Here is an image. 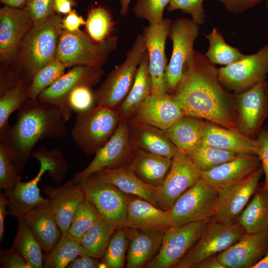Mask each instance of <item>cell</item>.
Segmentation results:
<instances>
[{
  "mask_svg": "<svg viewBox=\"0 0 268 268\" xmlns=\"http://www.w3.org/2000/svg\"><path fill=\"white\" fill-rule=\"evenodd\" d=\"M169 94L184 115L204 119L242 133L237 124L233 96L223 88L218 68L204 55L195 52L185 67L182 80L175 91Z\"/></svg>",
  "mask_w": 268,
  "mask_h": 268,
  "instance_id": "cell-1",
  "label": "cell"
},
{
  "mask_svg": "<svg viewBox=\"0 0 268 268\" xmlns=\"http://www.w3.org/2000/svg\"><path fill=\"white\" fill-rule=\"evenodd\" d=\"M18 110L15 123L0 131V142L6 147L21 174L39 141L63 138L68 130L67 121L54 105L28 98Z\"/></svg>",
  "mask_w": 268,
  "mask_h": 268,
  "instance_id": "cell-2",
  "label": "cell"
},
{
  "mask_svg": "<svg viewBox=\"0 0 268 268\" xmlns=\"http://www.w3.org/2000/svg\"><path fill=\"white\" fill-rule=\"evenodd\" d=\"M63 30L61 14L34 22L25 36L19 52L24 82L29 85L35 73L56 59L60 37Z\"/></svg>",
  "mask_w": 268,
  "mask_h": 268,
  "instance_id": "cell-3",
  "label": "cell"
},
{
  "mask_svg": "<svg viewBox=\"0 0 268 268\" xmlns=\"http://www.w3.org/2000/svg\"><path fill=\"white\" fill-rule=\"evenodd\" d=\"M120 122L114 109L97 105L78 112L71 130L72 139L84 154L95 155L114 134Z\"/></svg>",
  "mask_w": 268,
  "mask_h": 268,
  "instance_id": "cell-4",
  "label": "cell"
},
{
  "mask_svg": "<svg viewBox=\"0 0 268 268\" xmlns=\"http://www.w3.org/2000/svg\"><path fill=\"white\" fill-rule=\"evenodd\" d=\"M118 38L111 36L101 42L93 40L78 30H63L60 37L56 59L68 67L84 65L101 67L109 55L117 48Z\"/></svg>",
  "mask_w": 268,
  "mask_h": 268,
  "instance_id": "cell-5",
  "label": "cell"
},
{
  "mask_svg": "<svg viewBox=\"0 0 268 268\" xmlns=\"http://www.w3.org/2000/svg\"><path fill=\"white\" fill-rule=\"evenodd\" d=\"M146 51L142 34L136 38L126 53L124 62L108 74L93 93L97 105L114 109L128 94L134 80L138 67Z\"/></svg>",
  "mask_w": 268,
  "mask_h": 268,
  "instance_id": "cell-6",
  "label": "cell"
},
{
  "mask_svg": "<svg viewBox=\"0 0 268 268\" xmlns=\"http://www.w3.org/2000/svg\"><path fill=\"white\" fill-rule=\"evenodd\" d=\"M246 233L237 221L225 223L211 217L199 239L174 268H196L201 262L226 250Z\"/></svg>",
  "mask_w": 268,
  "mask_h": 268,
  "instance_id": "cell-7",
  "label": "cell"
},
{
  "mask_svg": "<svg viewBox=\"0 0 268 268\" xmlns=\"http://www.w3.org/2000/svg\"><path fill=\"white\" fill-rule=\"evenodd\" d=\"M199 26L192 19L184 17L172 20L169 34L172 41V53L165 73L168 94L176 90L182 79L186 64L194 55V45L200 33Z\"/></svg>",
  "mask_w": 268,
  "mask_h": 268,
  "instance_id": "cell-8",
  "label": "cell"
},
{
  "mask_svg": "<svg viewBox=\"0 0 268 268\" xmlns=\"http://www.w3.org/2000/svg\"><path fill=\"white\" fill-rule=\"evenodd\" d=\"M135 149L128 122L120 121L114 134L95 154L90 163L83 170L74 173L70 180L81 184L105 169H115L129 164Z\"/></svg>",
  "mask_w": 268,
  "mask_h": 268,
  "instance_id": "cell-9",
  "label": "cell"
},
{
  "mask_svg": "<svg viewBox=\"0 0 268 268\" xmlns=\"http://www.w3.org/2000/svg\"><path fill=\"white\" fill-rule=\"evenodd\" d=\"M218 195L214 187L201 178L168 209L171 226L211 218Z\"/></svg>",
  "mask_w": 268,
  "mask_h": 268,
  "instance_id": "cell-10",
  "label": "cell"
},
{
  "mask_svg": "<svg viewBox=\"0 0 268 268\" xmlns=\"http://www.w3.org/2000/svg\"><path fill=\"white\" fill-rule=\"evenodd\" d=\"M86 199L91 201L101 216L116 229L125 228L130 197L115 186L105 182L95 174L81 184Z\"/></svg>",
  "mask_w": 268,
  "mask_h": 268,
  "instance_id": "cell-11",
  "label": "cell"
},
{
  "mask_svg": "<svg viewBox=\"0 0 268 268\" xmlns=\"http://www.w3.org/2000/svg\"><path fill=\"white\" fill-rule=\"evenodd\" d=\"M210 219L167 228L157 254L145 267L174 268L199 239Z\"/></svg>",
  "mask_w": 268,
  "mask_h": 268,
  "instance_id": "cell-12",
  "label": "cell"
},
{
  "mask_svg": "<svg viewBox=\"0 0 268 268\" xmlns=\"http://www.w3.org/2000/svg\"><path fill=\"white\" fill-rule=\"evenodd\" d=\"M103 73V70L100 67L74 66L42 92L37 99L58 107L67 121L70 119L72 112L68 103L69 93L78 86L91 88L100 80Z\"/></svg>",
  "mask_w": 268,
  "mask_h": 268,
  "instance_id": "cell-13",
  "label": "cell"
},
{
  "mask_svg": "<svg viewBox=\"0 0 268 268\" xmlns=\"http://www.w3.org/2000/svg\"><path fill=\"white\" fill-rule=\"evenodd\" d=\"M268 73V43L252 55L218 69L221 84L239 93L266 80Z\"/></svg>",
  "mask_w": 268,
  "mask_h": 268,
  "instance_id": "cell-14",
  "label": "cell"
},
{
  "mask_svg": "<svg viewBox=\"0 0 268 268\" xmlns=\"http://www.w3.org/2000/svg\"><path fill=\"white\" fill-rule=\"evenodd\" d=\"M267 84L266 80L262 81L233 95L239 129L250 137L258 134L268 117Z\"/></svg>",
  "mask_w": 268,
  "mask_h": 268,
  "instance_id": "cell-15",
  "label": "cell"
},
{
  "mask_svg": "<svg viewBox=\"0 0 268 268\" xmlns=\"http://www.w3.org/2000/svg\"><path fill=\"white\" fill-rule=\"evenodd\" d=\"M201 178V174L189 156L178 151L172 158L170 169L162 185L158 187L156 204L169 209L177 200Z\"/></svg>",
  "mask_w": 268,
  "mask_h": 268,
  "instance_id": "cell-16",
  "label": "cell"
},
{
  "mask_svg": "<svg viewBox=\"0 0 268 268\" xmlns=\"http://www.w3.org/2000/svg\"><path fill=\"white\" fill-rule=\"evenodd\" d=\"M172 20L163 18L157 24L144 27L142 36L148 54V69L152 80V94L165 95L167 93L165 80L167 66L165 56V44Z\"/></svg>",
  "mask_w": 268,
  "mask_h": 268,
  "instance_id": "cell-17",
  "label": "cell"
},
{
  "mask_svg": "<svg viewBox=\"0 0 268 268\" xmlns=\"http://www.w3.org/2000/svg\"><path fill=\"white\" fill-rule=\"evenodd\" d=\"M264 174L261 166L246 180L218 191L212 218L225 223L237 219L259 186Z\"/></svg>",
  "mask_w": 268,
  "mask_h": 268,
  "instance_id": "cell-18",
  "label": "cell"
},
{
  "mask_svg": "<svg viewBox=\"0 0 268 268\" xmlns=\"http://www.w3.org/2000/svg\"><path fill=\"white\" fill-rule=\"evenodd\" d=\"M34 22L25 7L4 5L0 9V60L9 63Z\"/></svg>",
  "mask_w": 268,
  "mask_h": 268,
  "instance_id": "cell-19",
  "label": "cell"
},
{
  "mask_svg": "<svg viewBox=\"0 0 268 268\" xmlns=\"http://www.w3.org/2000/svg\"><path fill=\"white\" fill-rule=\"evenodd\" d=\"M184 115L169 94H151L136 108L128 121L150 125L165 131Z\"/></svg>",
  "mask_w": 268,
  "mask_h": 268,
  "instance_id": "cell-20",
  "label": "cell"
},
{
  "mask_svg": "<svg viewBox=\"0 0 268 268\" xmlns=\"http://www.w3.org/2000/svg\"><path fill=\"white\" fill-rule=\"evenodd\" d=\"M268 250V229L245 234L217 257L225 268H253Z\"/></svg>",
  "mask_w": 268,
  "mask_h": 268,
  "instance_id": "cell-21",
  "label": "cell"
},
{
  "mask_svg": "<svg viewBox=\"0 0 268 268\" xmlns=\"http://www.w3.org/2000/svg\"><path fill=\"white\" fill-rule=\"evenodd\" d=\"M36 159L40 164L37 175L29 181H20L12 190L3 193L9 201L8 214L17 220L24 218L25 215L35 207L50 201L48 198L45 199L41 196L38 185L43 174L51 171V165L44 158Z\"/></svg>",
  "mask_w": 268,
  "mask_h": 268,
  "instance_id": "cell-22",
  "label": "cell"
},
{
  "mask_svg": "<svg viewBox=\"0 0 268 268\" xmlns=\"http://www.w3.org/2000/svg\"><path fill=\"white\" fill-rule=\"evenodd\" d=\"M261 166L257 155L240 154L209 171L200 172L201 178L219 191L246 180Z\"/></svg>",
  "mask_w": 268,
  "mask_h": 268,
  "instance_id": "cell-23",
  "label": "cell"
},
{
  "mask_svg": "<svg viewBox=\"0 0 268 268\" xmlns=\"http://www.w3.org/2000/svg\"><path fill=\"white\" fill-rule=\"evenodd\" d=\"M44 192L54 210L62 235L67 233L76 211L86 199L81 184L69 180L60 186H47Z\"/></svg>",
  "mask_w": 268,
  "mask_h": 268,
  "instance_id": "cell-24",
  "label": "cell"
},
{
  "mask_svg": "<svg viewBox=\"0 0 268 268\" xmlns=\"http://www.w3.org/2000/svg\"><path fill=\"white\" fill-rule=\"evenodd\" d=\"M125 228L129 241L126 268H142L157 254L166 229Z\"/></svg>",
  "mask_w": 268,
  "mask_h": 268,
  "instance_id": "cell-25",
  "label": "cell"
},
{
  "mask_svg": "<svg viewBox=\"0 0 268 268\" xmlns=\"http://www.w3.org/2000/svg\"><path fill=\"white\" fill-rule=\"evenodd\" d=\"M95 175L102 181L115 186L125 193L139 197L157 206L158 188L138 177L129 164L115 169H105Z\"/></svg>",
  "mask_w": 268,
  "mask_h": 268,
  "instance_id": "cell-26",
  "label": "cell"
},
{
  "mask_svg": "<svg viewBox=\"0 0 268 268\" xmlns=\"http://www.w3.org/2000/svg\"><path fill=\"white\" fill-rule=\"evenodd\" d=\"M24 219L44 253L50 252L60 239L62 233L50 201L29 211Z\"/></svg>",
  "mask_w": 268,
  "mask_h": 268,
  "instance_id": "cell-27",
  "label": "cell"
},
{
  "mask_svg": "<svg viewBox=\"0 0 268 268\" xmlns=\"http://www.w3.org/2000/svg\"><path fill=\"white\" fill-rule=\"evenodd\" d=\"M130 197L125 228L167 229L171 226L169 210H163L139 197Z\"/></svg>",
  "mask_w": 268,
  "mask_h": 268,
  "instance_id": "cell-28",
  "label": "cell"
},
{
  "mask_svg": "<svg viewBox=\"0 0 268 268\" xmlns=\"http://www.w3.org/2000/svg\"><path fill=\"white\" fill-rule=\"evenodd\" d=\"M202 144L216 148L257 155V140L242 134L206 122Z\"/></svg>",
  "mask_w": 268,
  "mask_h": 268,
  "instance_id": "cell-29",
  "label": "cell"
},
{
  "mask_svg": "<svg viewBox=\"0 0 268 268\" xmlns=\"http://www.w3.org/2000/svg\"><path fill=\"white\" fill-rule=\"evenodd\" d=\"M128 123L135 148L171 159L179 151L164 131L148 125L129 121Z\"/></svg>",
  "mask_w": 268,
  "mask_h": 268,
  "instance_id": "cell-30",
  "label": "cell"
},
{
  "mask_svg": "<svg viewBox=\"0 0 268 268\" xmlns=\"http://www.w3.org/2000/svg\"><path fill=\"white\" fill-rule=\"evenodd\" d=\"M152 93V80L146 50L137 68L133 84L124 100L114 109L120 121L128 122L136 108Z\"/></svg>",
  "mask_w": 268,
  "mask_h": 268,
  "instance_id": "cell-31",
  "label": "cell"
},
{
  "mask_svg": "<svg viewBox=\"0 0 268 268\" xmlns=\"http://www.w3.org/2000/svg\"><path fill=\"white\" fill-rule=\"evenodd\" d=\"M129 164L140 179L158 188L170 169L172 159L135 148Z\"/></svg>",
  "mask_w": 268,
  "mask_h": 268,
  "instance_id": "cell-32",
  "label": "cell"
},
{
  "mask_svg": "<svg viewBox=\"0 0 268 268\" xmlns=\"http://www.w3.org/2000/svg\"><path fill=\"white\" fill-rule=\"evenodd\" d=\"M184 115L165 131L179 151L188 155L202 143L206 122Z\"/></svg>",
  "mask_w": 268,
  "mask_h": 268,
  "instance_id": "cell-33",
  "label": "cell"
},
{
  "mask_svg": "<svg viewBox=\"0 0 268 268\" xmlns=\"http://www.w3.org/2000/svg\"><path fill=\"white\" fill-rule=\"evenodd\" d=\"M237 222L247 233H255L268 229V190L263 184L258 187Z\"/></svg>",
  "mask_w": 268,
  "mask_h": 268,
  "instance_id": "cell-34",
  "label": "cell"
},
{
  "mask_svg": "<svg viewBox=\"0 0 268 268\" xmlns=\"http://www.w3.org/2000/svg\"><path fill=\"white\" fill-rule=\"evenodd\" d=\"M116 227L102 217L84 234L80 241V256L102 259Z\"/></svg>",
  "mask_w": 268,
  "mask_h": 268,
  "instance_id": "cell-35",
  "label": "cell"
},
{
  "mask_svg": "<svg viewBox=\"0 0 268 268\" xmlns=\"http://www.w3.org/2000/svg\"><path fill=\"white\" fill-rule=\"evenodd\" d=\"M12 248L23 257L31 268H43L42 249L24 218L18 220V227Z\"/></svg>",
  "mask_w": 268,
  "mask_h": 268,
  "instance_id": "cell-36",
  "label": "cell"
},
{
  "mask_svg": "<svg viewBox=\"0 0 268 268\" xmlns=\"http://www.w3.org/2000/svg\"><path fill=\"white\" fill-rule=\"evenodd\" d=\"M80 241L68 232L62 236L52 250L43 254L45 268H65L80 256Z\"/></svg>",
  "mask_w": 268,
  "mask_h": 268,
  "instance_id": "cell-37",
  "label": "cell"
},
{
  "mask_svg": "<svg viewBox=\"0 0 268 268\" xmlns=\"http://www.w3.org/2000/svg\"><path fill=\"white\" fill-rule=\"evenodd\" d=\"M205 36L208 40L209 48L204 55L213 65L226 66L240 60L245 55L239 49L228 45L215 28Z\"/></svg>",
  "mask_w": 268,
  "mask_h": 268,
  "instance_id": "cell-38",
  "label": "cell"
},
{
  "mask_svg": "<svg viewBox=\"0 0 268 268\" xmlns=\"http://www.w3.org/2000/svg\"><path fill=\"white\" fill-rule=\"evenodd\" d=\"M239 153L201 144L188 155L200 172L209 171L237 157Z\"/></svg>",
  "mask_w": 268,
  "mask_h": 268,
  "instance_id": "cell-39",
  "label": "cell"
},
{
  "mask_svg": "<svg viewBox=\"0 0 268 268\" xmlns=\"http://www.w3.org/2000/svg\"><path fill=\"white\" fill-rule=\"evenodd\" d=\"M114 21L110 11L103 6L91 7L86 20L87 34L94 41L101 42L110 37Z\"/></svg>",
  "mask_w": 268,
  "mask_h": 268,
  "instance_id": "cell-40",
  "label": "cell"
},
{
  "mask_svg": "<svg viewBox=\"0 0 268 268\" xmlns=\"http://www.w3.org/2000/svg\"><path fill=\"white\" fill-rule=\"evenodd\" d=\"M29 85L20 80L0 97V131L9 124L8 119L15 110H19L28 99Z\"/></svg>",
  "mask_w": 268,
  "mask_h": 268,
  "instance_id": "cell-41",
  "label": "cell"
},
{
  "mask_svg": "<svg viewBox=\"0 0 268 268\" xmlns=\"http://www.w3.org/2000/svg\"><path fill=\"white\" fill-rule=\"evenodd\" d=\"M66 68L61 61L56 59L38 70L28 86V98L36 99L65 73Z\"/></svg>",
  "mask_w": 268,
  "mask_h": 268,
  "instance_id": "cell-42",
  "label": "cell"
},
{
  "mask_svg": "<svg viewBox=\"0 0 268 268\" xmlns=\"http://www.w3.org/2000/svg\"><path fill=\"white\" fill-rule=\"evenodd\" d=\"M129 241L125 228L116 229L112 236L101 263L104 268H123Z\"/></svg>",
  "mask_w": 268,
  "mask_h": 268,
  "instance_id": "cell-43",
  "label": "cell"
},
{
  "mask_svg": "<svg viewBox=\"0 0 268 268\" xmlns=\"http://www.w3.org/2000/svg\"><path fill=\"white\" fill-rule=\"evenodd\" d=\"M102 217L93 204L85 199L76 211L68 232L80 241L87 230Z\"/></svg>",
  "mask_w": 268,
  "mask_h": 268,
  "instance_id": "cell-44",
  "label": "cell"
},
{
  "mask_svg": "<svg viewBox=\"0 0 268 268\" xmlns=\"http://www.w3.org/2000/svg\"><path fill=\"white\" fill-rule=\"evenodd\" d=\"M31 156L36 159L42 157L46 159L51 164L52 170L48 173V175L57 184L63 181L67 170V162L60 149L48 150L45 147H41L34 151Z\"/></svg>",
  "mask_w": 268,
  "mask_h": 268,
  "instance_id": "cell-45",
  "label": "cell"
},
{
  "mask_svg": "<svg viewBox=\"0 0 268 268\" xmlns=\"http://www.w3.org/2000/svg\"><path fill=\"white\" fill-rule=\"evenodd\" d=\"M4 145L0 142V188L7 192L12 190L22 177Z\"/></svg>",
  "mask_w": 268,
  "mask_h": 268,
  "instance_id": "cell-46",
  "label": "cell"
},
{
  "mask_svg": "<svg viewBox=\"0 0 268 268\" xmlns=\"http://www.w3.org/2000/svg\"><path fill=\"white\" fill-rule=\"evenodd\" d=\"M170 0H136L132 10L135 16L157 24L163 18V11Z\"/></svg>",
  "mask_w": 268,
  "mask_h": 268,
  "instance_id": "cell-47",
  "label": "cell"
},
{
  "mask_svg": "<svg viewBox=\"0 0 268 268\" xmlns=\"http://www.w3.org/2000/svg\"><path fill=\"white\" fill-rule=\"evenodd\" d=\"M203 0H170L166 9L169 11L181 10L183 13L191 15L192 21L200 25L204 23L205 16Z\"/></svg>",
  "mask_w": 268,
  "mask_h": 268,
  "instance_id": "cell-48",
  "label": "cell"
},
{
  "mask_svg": "<svg viewBox=\"0 0 268 268\" xmlns=\"http://www.w3.org/2000/svg\"><path fill=\"white\" fill-rule=\"evenodd\" d=\"M94 102L91 88L86 86L76 87L69 93L68 97V103L71 110L78 112L92 107Z\"/></svg>",
  "mask_w": 268,
  "mask_h": 268,
  "instance_id": "cell-49",
  "label": "cell"
},
{
  "mask_svg": "<svg viewBox=\"0 0 268 268\" xmlns=\"http://www.w3.org/2000/svg\"><path fill=\"white\" fill-rule=\"evenodd\" d=\"M54 4L55 0H28L25 7L35 22L55 14Z\"/></svg>",
  "mask_w": 268,
  "mask_h": 268,
  "instance_id": "cell-50",
  "label": "cell"
},
{
  "mask_svg": "<svg viewBox=\"0 0 268 268\" xmlns=\"http://www.w3.org/2000/svg\"><path fill=\"white\" fill-rule=\"evenodd\" d=\"M257 155L259 157L265 175L264 187L268 190V129L261 130L256 139Z\"/></svg>",
  "mask_w": 268,
  "mask_h": 268,
  "instance_id": "cell-51",
  "label": "cell"
},
{
  "mask_svg": "<svg viewBox=\"0 0 268 268\" xmlns=\"http://www.w3.org/2000/svg\"><path fill=\"white\" fill-rule=\"evenodd\" d=\"M0 262L2 268H31L21 254L12 247L0 250Z\"/></svg>",
  "mask_w": 268,
  "mask_h": 268,
  "instance_id": "cell-52",
  "label": "cell"
},
{
  "mask_svg": "<svg viewBox=\"0 0 268 268\" xmlns=\"http://www.w3.org/2000/svg\"><path fill=\"white\" fill-rule=\"evenodd\" d=\"M231 12L239 14L259 4L264 0H218Z\"/></svg>",
  "mask_w": 268,
  "mask_h": 268,
  "instance_id": "cell-53",
  "label": "cell"
},
{
  "mask_svg": "<svg viewBox=\"0 0 268 268\" xmlns=\"http://www.w3.org/2000/svg\"><path fill=\"white\" fill-rule=\"evenodd\" d=\"M85 24L86 21L74 10H72L62 19L63 29L69 32L76 31L79 30L80 26Z\"/></svg>",
  "mask_w": 268,
  "mask_h": 268,
  "instance_id": "cell-54",
  "label": "cell"
},
{
  "mask_svg": "<svg viewBox=\"0 0 268 268\" xmlns=\"http://www.w3.org/2000/svg\"><path fill=\"white\" fill-rule=\"evenodd\" d=\"M101 263L98 259L88 257L80 256L70 262L67 268H100Z\"/></svg>",
  "mask_w": 268,
  "mask_h": 268,
  "instance_id": "cell-55",
  "label": "cell"
},
{
  "mask_svg": "<svg viewBox=\"0 0 268 268\" xmlns=\"http://www.w3.org/2000/svg\"><path fill=\"white\" fill-rule=\"evenodd\" d=\"M9 203L8 200L3 194L0 195V241L1 242L3 239L4 234V218L5 215L8 214V207Z\"/></svg>",
  "mask_w": 268,
  "mask_h": 268,
  "instance_id": "cell-56",
  "label": "cell"
},
{
  "mask_svg": "<svg viewBox=\"0 0 268 268\" xmlns=\"http://www.w3.org/2000/svg\"><path fill=\"white\" fill-rule=\"evenodd\" d=\"M76 4L77 2L75 0H55L54 9L57 13L67 14Z\"/></svg>",
  "mask_w": 268,
  "mask_h": 268,
  "instance_id": "cell-57",
  "label": "cell"
},
{
  "mask_svg": "<svg viewBox=\"0 0 268 268\" xmlns=\"http://www.w3.org/2000/svg\"><path fill=\"white\" fill-rule=\"evenodd\" d=\"M196 268H225L218 260L217 255L208 257L197 265Z\"/></svg>",
  "mask_w": 268,
  "mask_h": 268,
  "instance_id": "cell-58",
  "label": "cell"
},
{
  "mask_svg": "<svg viewBox=\"0 0 268 268\" xmlns=\"http://www.w3.org/2000/svg\"><path fill=\"white\" fill-rule=\"evenodd\" d=\"M4 5L16 7H24L28 0H0Z\"/></svg>",
  "mask_w": 268,
  "mask_h": 268,
  "instance_id": "cell-59",
  "label": "cell"
},
{
  "mask_svg": "<svg viewBox=\"0 0 268 268\" xmlns=\"http://www.w3.org/2000/svg\"><path fill=\"white\" fill-rule=\"evenodd\" d=\"M120 4V13L122 16H126L129 12V6L132 0H118Z\"/></svg>",
  "mask_w": 268,
  "mask_h": 268,
  "instance_id": "cell-60",
  "label": "cell"
},
{
  "mask_svg": "<svg viewBox=\"0 0 268 268\" xmlns=\"http://www.w3.org/2000/svg\"><path fill=\"white\" fill-rule=\"evenodd\" d=\"M253 268H268V250Z\"/></svg>",
  "mask_w": 268,
  "mask_h": 268,
  "instance_id": "cell-61",
  "label": "cell"
},
{
  "mask_svg": "<svg viewBox=\"0 0 268 268\" xmlns=\"http://www.w3.org/2000/svg\"><path fill=\"white\" fill-rule=\"evenodd\" d=\"M267 95H268V83L267 84ZM267 128L268 129V125Z\"/></svg>",
  "mask_w": 268,
  "mask_h": 268,
  "instance_id": "cell-62",
  "label": "cell"
},
{
  "mask_svg": "<svg viewBox=\"0 0 268 268\" xmlns=\"http://www.w3.org/2000/svg\"><path fill=\"white\" fill-rule=\"evenodd\" d=\"M266 7H267V9L268 10V0H267V2H266Z\"/></svg>",
  "mask_w": 268,
  "mask_h": 268,
  "instance_id": "cell-63",
  "label": "cell"
}]
</instances>
